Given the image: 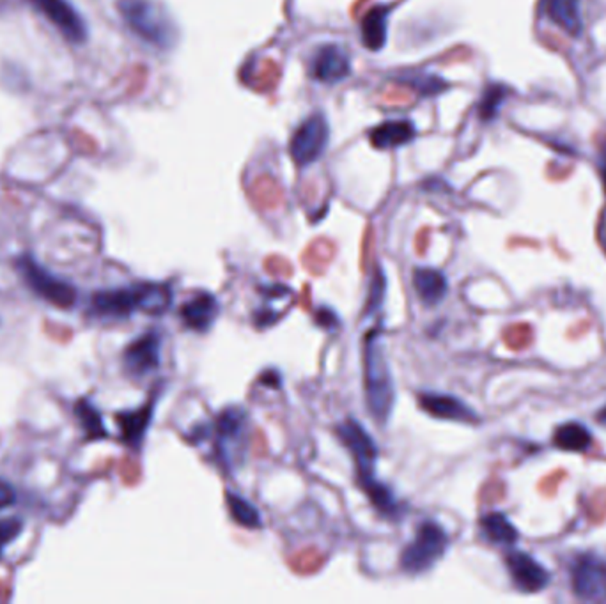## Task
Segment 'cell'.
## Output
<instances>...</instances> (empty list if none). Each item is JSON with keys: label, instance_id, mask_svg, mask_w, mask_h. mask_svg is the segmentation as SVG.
<instances>
[{"label": "cell", "instance_id": "cell-4", "mask_svg": "<svg viewBox=\"0 0 606 604\" xmlns=\"http://www.w3.org/2000/svg\"><path fill=\"white\" fill-rule=\"evenodd\" d=\"M364 387L371 415L378 422H385L394 404V385L383 349L372 333L364 344Z\"/></svg>", "mask_w": 606, "mask_h": 604}, {"label": "cell", "instance_id": "cell-17", "mask_svg": "<svg viewBox=\"0 0 606 604\" xmlns=\"http://www.w3.org/2000/svg\"><path fill=\"white\" fill-rule=\"evenodd\" d=\"M152 402H146L141 410L124 411L116 417L118 425L121 429V438L130 447L139 449L142 445L146 431L152 423Z\"/></svg>", "mask_w": 606, "mask_h": 604}, {"label": "cell", "instance_id": "cell-9", "mask_svg": "<svg viewBox=\"0 0 606 604\" xmlns=\"http://www.w3.org/2000/svg\"><path fill=\"white\" fill-rule=\"evenodd\" d=\"M575 594L590 603H606V562L596 555H581L573 566Z\"/></svg>", "mask_w": 606, "mask_h": 604}, {"label": "cell", "instance_id": "cell-27", "mask_svg": "<svg viewBox=\"0 0 606 604\" xmlns=\"http://www.w3.org/2000/svg\"><path fill=\"white\" fill-rule=\"evenodd\" d=\"M327 562V557L318 549V547H305L302 551L295 553L291 558H289V568L295 571L297 574H303V576H308V574L318 573Z\"/></svg>", "mask_w": 606, "mask_h": 604}, {"label": "cell", "instance_id": "cell-7", "mask_svg": "<svg viewBox=\"0 0 606 604\" xmlns=\"http://www.w3.org/2000/svg\"><path fill=\"white\" fill-rule=\"evenodd\" d=\"M29 4L61 32L68 41L80 45L88 39L86 20L69 0H29Z\"/></svg>", "mask_w": 606, "mask_h": 604}, {"label": "cell", "instance_id": "cell-6", "mask_svg": "<svg viewBox=\"0 0 606 604\" xmlns=\"http://www.w3.org/2000/svg\"><path fill=\"white\" fill-rule=\"evenodd\" d=\"M16 270L32 291L43 300L59 308H71L77 302V289L69 282L62 280L54 273L48 272L47 268H43L41 265H37V261L29 254L22 255L16 261Z\"/></svg>", "mask_w": 606, "mask_h": 604}, {"label": "cell", "instance_id": "cell-42", "mask_svg": "<svg viewBox=\"0 0 606 604\" xmlns=\"http://www.w3.org/2000/svg\"><path fill=\"white\" fill-rule=\"evenodd\" d=\"M601 176H603V182H605V188H606V146H605V151H603V154H601Z\"/></svg>", "mask_w": 606, "mask_h": 604}, {"label": "cell", "instance_id": "cell-39", "mask_svg": "<svg viewBox=\"0 0 606 604\" xmlns=\"http://www.w3.org/2000/svg\"><path fill=\"white\" fill-rule=\"evenodd\" d=\"M429 231L427 229H423L421 233H419V236H417V243H415V246H417V252H419V255H424L425 254V246H427V234Z\"/></svg>", "mask_w": 606, "mask_h": 604}, {"label": "cell", "instance_id": "cell-14", "mask_svg": "<svg viewBox=\"0 0 606 604\" xmlns=\"http://www.w3.org/2000/svg\"><path fill=\"white\" fill-rule=\"evenodd\" d=\"M419 404L425 413H429L431 417H436V419L457 421V422H479V417L465 402H461L459 399L451 397V395L423 393V395H419Z\"/></svg>", "mask_w": 606, "mask_h": 604}, {"label": "cell", "instance_id": "cell-35", "mask_svg": "<svg viewBox=\"0 0 606 604\" xmlns=\"http://www.w3.org/2000/svg\"><path fill=\"white\" fill-rule=\"evenodd\" d=\"M16 500V493L13 485L5 481H0V511L5 507H11Z\"/></svg>", "mask_w": 606, "mask_h": 604}, {"label": "cell", "instance_id": "cell-43", "mask_svg": "<svg viewBox=\"0 0 606 604\" xmlns=\"http://www.w3.org/2000/svg\"><path fill=\"white\" fill-rule=\"evenodd\" d=\"M598 421H600V423L606 425V408L603 410V411H600V415H598Z\"/></svg>", "mask_w": 606, "mask_h": 604}, {"label": "cell", "instance_id": "cell-5", "mask_svg": "<svg viewBox=\"0 0 606 604\" xmlns=\"http://www.w3.org/2000/svg\"><path fill=\"white\" fill-rule=\"evenodd\" d=\"M447 544V532L438 523L425 521L419 526L413 543L402 551L401 568L410 574L424 573L444 557Z\"/></svg>", "mask_w": 606, "mask_h": 604}, {"label": "cell", "instance_id": "cell-2", "mask_svg": "<svg viewBox=\"0 0 606 604\" xmlns=\"http://www.w3.org/2000/svg\"><path fill=\"white\" fill-rule=\"evenodd\" d=\"M124 24L142 41L156 48H171L176 41V26L167 9L154 0H118Z\"/></svg>", "mask_w": 606, "mask_h": 604}, {"label": "cell", "instance_id": "cell-25", "mask_svg": "<svg viewBox=\"0 0 606 604\" xmlns=\"http://www.w3.org/2000/svg\"><path fill=\"white\" fill-rule=\"evenodd\" d=\"M75 415L78 419V422L82 425L88 440H99V438H107V429L101 421L99 411L94 408L91 401L88 399H80L75 404Z\"/></svg>", "mask_w": 606, "mask_h": 604}, {"label": "cell", "instance_id": "cell-30", "mask_svg": "<svg viewBox=\"0 0 606 604\" xmlns=\"http://www.w3.org/2000/svg\"><path fill=\"white\" fill-rule=\"evenodd\" d=\"M385 287H387V282H385L383 272L380 268H376V275L372 276V282H371L369 298L365 303V314L374 312L381 305L383 298H385Z\"/></svg>", "mask_w": 606, "mask_h": 604}, {"label": "cell", "instance_id": "cell-20", "mask_svg": "<svg viewBox=\"0 0 606 604\" xmlns=\"http://www.w3.org/2000/svg\"><path fill=\"white\" fill-rule=\"evenodd\" d=\"M387 5H374L362 20V41L369 50H380L387 41Z\"/></svg>", "mask_w": 606, "mask_h": 604}, {"label": "cell", "instance_id": "cell-1", "mask_svg": "<svg viewBox=\"0 0 606 604\" xmlns=\"http://www.w3.org/2000/svg\"><path fill=\"white\" fill-rule=\"evenodd\" d=\"M171 305V291L160 284H139L112 291H99L92 297L91 310L99 318L122 319L133 312L162 314Z\"/></svg>", "mask_w": 606, "mask_h": 604}, {"label": "cell", "instance_id": "cell-29", "mask_svg": "<svg viewBox=\"0 0 606 604\" xmlns=\"http://www.w3.org/2000/svg\"><path fill=\"white\" fill-rule=\"evenodd\" d=\"M24 530V521L20 517H4L0 519V558L4 549L9 543H13Z\"/></svg>", "mask_w": 606, "mask_h": 604}, {"label": "cell", "instance_id": "cell-33", "mask_svg": "<svg viewBox=\"0 0 606 604\" xmlns=\"http://www.w3.org/2000/svg\"><path fill=\"white\" fill-rule=\"evenodd\" d=\"M502 98H504V89L502 88H491V89L486 91L485 98L481 101V116H483V120H491L495 116L496 107L500 105Z\"/></svg>", "mask_w": 606, "mask_h": 604}, {"label": "cell", "instance_id": "cell-12", "mask_svg": "<svg viewBox=\"0 0 606 604\" xmlns=\"http://www.w3.org/2000/svg\"><path fill=\"white\" fill-rule=\"evenodd\" d=\"M506 562L516 585L525 592H538L545 588L549 581V574L545 568L527 553L513 551L507 555Z\"/></svg>", "mask_w": 606, "mask_h": 604}, {"label": "cell", "instance_id": "cell-18", "mask_svg": "<svg viewBox=\"0 0 606 604\" xmlns=\"http://www.w3.org/2000/svg\"><path fill=\"white\" fill-rule=\"evenodd\" d=\"M543 11L555 26L569 36L578 37L581 34L580 0H543Z\"/></svg>", "mask_w": 606, "mask_h": 604}, {"label": "cell", "instance_id": "cell-32", "mask_svg": "<svg viewBox=\"0 0 606 604\" xmlns=\"http://www.w3.org/2000/svg\"><path fill=\"white\" fill-rule=\"evenodd\" d=\"M530 328L527 325H516V327H511L509 330H506V344L513 349H521L525 348L528 342H530Z\"/></svg>", "mask_w": 606, "mask_h": 604}, {"label": "cell", "instance_id": "cell-40", "mask_svg": "<svg viewBox=\"0 0 606 604\" xmlns=\"http://www.w3.org/2000/svg\"><path fill=\"white\" fill-rule=\"evenodd\" d=\"M369 245H371V231H367L365 233V238H364V259H362V268L365 270V266H367V254H369Z\"/></svg>", "mask_w": 606, "mask_h": 604}, {"label": "cell", "instance_id": "cell-10", "mask_svg": "<svg viewBox=\"0 0 606 604\" xmlns=\"http://www.w3.org/2000/svg\"><path fill=\"white\" fill-rule=\"evenodd\" d=\"M245 413L240 408H229L216 419V453L222 464L233 466L242 455L245 434Z\"/></svg>", "mask_w": 606, "mask_h": 604}, {"label": "cell", "instance_id": "cell-37", "mask_svg": "<svg viewBox=\"0 0 606 604\" xmlns=\"http://www.w3.org/2000/svg\"><path fill=\"white\" fill-rule=\"evenodd\" d=\"M252 449H254V453H266V438H265V434L261 432V431H257L256 432V436H254V443H252Z\"/></svg>", "mask_w": 606, "mask_h": 604}, {"label": "cell", "instance_id": "cell-22", "mask_svg": "<svg viewBox=\"0 0 606 604\" xmlns=\"http://www.w3.org/2000/svg\"><path fill=\"white\" fill-rule=\"evenodd\" d=\"M335 245L329 238H318L310 243L302 254L303 268L310 275H325L334 261Z\"/></svg>", "mask_w": 606, "mask_h": 604}, {"label": "cell", "instance_id": "cell-26", "mask_svg": "<svg viewBox=\"0 0 606 604\" xmlns=\"http://www.w3.org/2000/svg\"><path fill=\"white\" fill-rule=\"evenodd\" d=\"M227 509L231 517L245 528H261V515L242 496L227 491Z\"/></svg>", "mask_w": 606, "mask_h": 604}, {"label": "cell", "instance_id": "cell-31", "mask_svg": "<svg viewBox=\"0 0 606 604\" xmlns=\"http://www.w3.org/2000/svg\"><path fill=\"white\" fill-rule=\"evenodd\" d=\"M265 270L275 278H287L293 275V265L282 255H270L265 261Z\"/></svg>", "mask_w": 606, "mask_h": 604}, {"label": "cell", "instance_id": "cell-36", "mask_svg": "<svg viewBox=\"0 0 606 604\" xmlns=\"http://www.w3.org/2000/svg\"><path fill=\"white\" fill-rule=\"evenodd\" d=\"M502 496H504V493H502V485L498 483L487 484L485 487V491H483V495H481V498H483L485 502H487V504L496 502V500H500Z\"/></svg>", "mask_w": 606, "mask_h": 604}, {"label": "cell", "instance_id": "cell-23", "mask_svg": "<svg viewBox=\"0 0 606 604\" xmlns=\"http://www.w3.org/2000/svg\"><path fill=\"white\" fill-rule=\"evenodd\" d=\"M481 528L491 543L513 546L517 541V530L504 514H486L481 519Z\"/></svg>", "mask_w": 606, "mask_h": 604}, {"label": "cell", "instance_id": "cell-41", "mask_svg": "<svg viewBox=\"0 0 606 604\" xmlns=\"http://www.w3.org/2000/svg\"><path fill=\"white\" fill-rule=\"evenodd\" d=\"M302 305L303 308H310V287L308 286L303 287Z\"/></svg>", "mask_w": 606, "mask_h": 604}, {"label": "cell", "instance_id": "cell-38", "mask_svg": "<svg viewBox=\"0 0 606 604\" xmlns=\"http://www.w3.org/2000/svg\"><path fill=\"white\" fill-rule=\"evenodd\" d=\"M122 475H124V479H126L128 483H133V481L139 479L141 470H139L135 464H126L124 470H122Z\"/></svg>", "mask_w": 606, "mask_h": 604}, {"label": "cell", "instance_id": "cell-13", "mask_svg": "<svg viewBox=\"0 0 606 604\" xmlns=\"http://www.w3.org/2000/svg\"><path fill=\"white\" fill-rule=\"evenodd\" d=\"M350 57L344 48L337 45L321 47L312 61V77L323 84L340 82L350 75Z\"/></svg>", "mask_w": 606, "mask_h": 604}, {"label": "cell", "instance_id": "cell-21", "mask_svg": "<svg viewBox=\"0 0 606 604\" xmlns=\"http://www.w3.org/2000/svg\"><path fill=\"white\" fill-rule=\"evenodd\" d=\"M248 195L256 208L261 212H275L284 204V192L278 186V182L273 180L272 176L265 174L259 176L256 182L250 184Z\"/></svg>", "mask_w": 606, "mask_h": 604}, {"label": "cell", "instance_id": "cell-8", "mask_svg": "<svg viewBox=\"0 0 606 604\" xmlns=\"http://www.w3.org/2000/svg\"><path fill=\"white\" fill-rule=\"evenodd\" d=\"M330 128L329 122L321 114L310 116L302 126L297 130L291 141V156L298 165H308L316 161L329 144Z\"/></svg>", "mask_w": 606, "mask_h": 604}, {"label": "cell", "instance_id": "cell-16", "mask_svg": "<svg viewBox=\"0 0 606 604\" xmlns=\"http://www.w3.org/2000/svg\"><path fill=\"white\" fill-rule=\"evenodd\" d=\"M417 131L410 121H389L371 131V144L376 150H394L415 139Z\"/></svg>", "mask_w": 606, "mask_h": 604}, {"label": "cell", "instance_id": "cell-3", "mask_svg": "<svg viewBox=\"0 0 606 604\" xmlns=\"http://www.w3.org/2000/svg\"><path fill=\"white\" fill-rule=\"evenodd\" d=\"M337 434L353 455L357 472H359V483L362 485L365 495L371 498L372 505H376V507L385 505L392 495H391V489L376 483V479H374V464H376L378 451H376V443L372 442V438L367 434L364 427L359 425L353 419L339 425Z\"/></svg>", "mask_w": 606, "mask_h": 604}, {"label": "cell", "instance_id": "cell-24", "mask_svg": "<svg viewBox=\"0 0 606 604\" xmlns=\"http://www.w3.org/2000/svg\"><path fill=\"white\" fill-rule=\"evenodd\" d=\"M553 442L562 451L581 453V451H585V449L590 447L592 436H590L589 429L583 427L581 423H566V425H560L555 431Z\"/></svg>", "mask_w": 606, "mask_h": 604}, {"label": "cell", "instance_id": "cell-19", "mask_svg": "<svg viewBox=\"0 0 606 604\" xmlns=\"http://www.w3.org/2000/svg\"><path fill=\"white\" fill-rule=\"evenodd\" d=\"M413 286L419 298L427 305L440 302L447 293L445 276L431 268H415L413 270Z\"/></svg>", "mask_w": 606, "mask_h": 604}, {"label": "cell", "instance_id": "cell-15", "mask_svg": "<svg viewBox=\"0 0 606 604\" xmlns=\"http://www.w3.org/2000/svg\"><path fill=\"white\" fill-rule=\"evenodd\" d=\"M218 314V302L210 293H201L182 307V318L186 327L195 332L208 330Z\"/></svg>", "mask_w": 606, "mask_h": 604}, {"label": "cell", "instance_id": "cell-34", "mask_svg": "<svg viewBox=\"0 0 606 604\" xmlns=\"http://www.w3.org/2000/svg\"><path fill=\"white\" fill-rule=\"evenodd\" d=\"M383 99H387L389 105H402V103H410L412 101V92L408 89H389L385 92Z\"/></svg>", "mask_w": 606, "mask_h": 604}, {"label": "cell", "instance_id": "cell-28", "mask_svg": "<svg viewBox=\"0 0 606 604\" xmlns=\"http://www.w3.org/2000/svg\"><path fill=\"white\" fill-rule=\"evenodd\" d=\"M278 77H280L278 64H275L270 59H265V61L259 62V66H257V69L254 73L246 75V80L256 89L268 91V89H272L273 86H277Z\"/></svg>", "mask_w": 606, "mask_h": 604}, {"label": "cell", "instance_id": "cell-11", "mask_svg": "<svg viewBox=\"0 0 606 604\" xmlns=\"http://www.w3.org/2000/svg\"><path fill=\"white\" fill-rule=\"evenodd\" d=\"M162 338L156 332L144 333L124 351V367L131 376H146L160 365Z\"/></svg>", "mask_w": 606, "mask_h": 604}]
</instances>
